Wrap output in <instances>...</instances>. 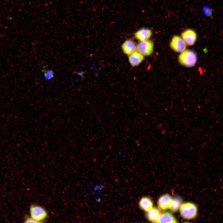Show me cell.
<instances>
[{
    "instance_id": "1",
    "label": "cell",
    "mask_w": 223,
    "mask_h": 223,
    "mask_svg": "<svg viewBox=\"0 0 223 223\" xmlns=\"http://www.w3.org/2000/svg\"><path fill=\"white\" fill-rule=\"evenodd\" d=\"M178 56V61L182 65L188 67L194 66L197 60L196 53L190 50H186L181 52Z\"/></svg>"
},
{
    "instance_id": "2",
    "label": "cell",
    "mask_w": 223,
    "mask_h": 223,
    "mask_svg": "<svg viewBox=\"0 0 223 223\" xmlns=\"http://www.w3.org/2000/svg\"><path fill=\"white\" fill-rule=\"evenodd\" d=\"M179 209L181 216L186 219L194 218L197 214V207L195 204L191 202L181 204Z\"/></svg>"
},
{
    "instance_id": "15",
    "label": "cell",
    "mask_w": 223,
    "mask_h": 223,
    "mask_svg": "<svg viewBox=\"0 0 223 223\" xmlns=\"http://www.w3.org/2000/svg\"><path fill=\"white\" fill-rule=\"evenodd\" d=\"M46 67L44 66L42 69V71L44 73V76L45 79L47 80H51L54 76V72L52 70L46 69Z\"/></svg>"
},
{
    "instance_id": "16",
    "label": "cell",
    "mask_w": 223,
    "mask_h": 223,
    "mask_svg": "<svg viewBox=\"0 0 223 223\" xmlns=\"http://www.w3.org/2000/svg\"><path fill=\"white\" fill-rule=\"evenodd\" d=\"M25 223H38L37 221L34 220L31 217L26 216L24 220Z\"/></svg>"
},
{
    "instance_id": "3",
    "label": "cell",
    "mask_w": 223,
    "mask_h": 223,
    "mask_svg": "<svg viewBox=\"0 0 223 223\" xmlns=\"http://www.w3.org/2000/svg\"><path fill=\"white\" fill-rule=\"evenodd\" d=\"M31 217L38 223L42 222L48 216L46 211L42 207L35 204L30 207Z\"/></svg>"
},
{
    "instance_id": "11",
    "label": "cell",
    "mask_w": 223,
    "mask_h": 223,
    "mask_svg": "<svg viewBox=\"0 0 223 223\" xmlns=\"http://www.w3.org/2000/svg\"><path fill=\"white\" fill-rule=\"evenodd\" d=\"M146 212V216L147 219L152 222H157L161 214L159 209L155 207H153Z\"/></svg>"
},
{
    "instance_id": "12",
    "label": "cell",
    "mask_w": 223,
    "mask_h": 223,
    "mask_svg": "<svg viewBox=\"0 0 223 223\" xmlns=\"http://www.w3.org/2000/svg\"><path fill=\"white\" fill-rule=\"evenodd\" d=\"M153 205L152 201L148 197L145 196L142 198L139 202L140 208L146 212L150 210L153 207Z\"/></svg>"
},
{
    "instance_id": "6",
    "label": "cell",
    "mask_w": 223,
    "mask_h": 223,
    "mask_svg": "<svg viewBox=\"0 0 223 223\" xmlns=\"http://www.w3.org/2000/svg\"><path fill=\"white\" fill-rule=\"evenodd\" d=\"M181 37L186 45L188 46H192L196 42L197 35L194 30L191 28H188L186 29L182 33Z\"/></svg>"
},
{
    "instance_id": "14",
    "label": "cell",
    "mask_w": 223,
    "mask_h": 223,
    "mask_svg": "<svg viewBox=\"0 0 223 223\" xmlns=\"http://www.w3.org/2000/svg\"><path fill=\"white\" fill-rule=\"evenodd\" d=\"M182 200L179 197H175L173 199L169 209L173 212H176L179 209L182 204Z\"/></svg>"
},
{
    "instance_id": "9",
    "label": "cell",
    "mask_w": 223,
    "mask_h": 223,
    "mask_svg": "<svg viewBox=\"0 0 223 223\" xmlns=\"http://www.w3.org/2000/svg\"><path fill=\"white\" fill-rule=\"evenodd\" d=\"M137 46L136 42L133 40L129 39L123 43L121 48L125 54L129 55L136 51Z\"/></svg>"
},
{
    "instance_id": "4",
    "label": "cell",
    "mask_w": 223,
    "mask_h": 223,
    "mask_svg": "<svg viewBox=\"0 0 223 223\" xmlns=\"http://www.w3.org/2000/svg\"><path fill=\"white\" fill-rule=\"evenodd\" d=\"M153 48V42L148 40L140 42L137 45L136 51L144 56H148L152 54Z\"/></svg>"
},
{
    "instance_id": "8",
    "label": "cell",
    "mask_w": 223,
    "mask_h": 223,
    "mask_svg": "<svg viewBox=\"0 0 223 223\" xmlns=\"http://www.w3.org/2000/svg\"><path fill=\"white\" fill-rule=\"evenodd\" d=\"M172 198L168 194H165L160 197L158 199L157 204L159 208L162 210L169 209L172 200Z\"/></svg>"
},
{
    "instance_id": "17",
    "label": "cell",
    "mask_w": 223,
    "mask_h": 223,
    "mask_svg": "<svg viewBox=\"0 0 223 223\" xmlns=\"http://www.w3.org/2000/svg\"><path fill=\"white\" fill-rule=\"evenodd\" d=\"M83 72H79V73H78V75H82V74H82V73H83Z\"/></svg>"
},
{
    "instance_id": "13",
    "label": "cell",
    "mask_w": 223,
    "mask_h": 223,
    "mask_svg": "<svg viewBox=\"0 0 223 223\" xmlns=\"http://www.w3.org/2000/svg\"><path fill=\"white\" fill-rule=\"evenodd\" d=\"M157 222L177 223V221L172 213L169 212H165L161 214Z\"/></svg>"
},
{
    "instance_id": "5",
    "label": "cell",
    "mask_w": 223,
    "mask_h": 223,
    "mask_svg": "<svg viewBox=\"0 0 223 223\" xmlns=\"http://www.w3.org/2000/svg\"><path fill=\"white\" fill-rule=\"evenodd\" d=\"M170 45L175 51L181 52L185 50L186 45L181 37L174 35L171 40Z\"/></svg>"
},
{
    "instance_id": "7",
    "label": "cell",
    "mask_w": 223,
    "mask_h": 223,
    "mask_svg": "<svg viewBox=\"0 0 223 223\" xmlns=\"http://www.w3.org/2000/svg\"><path fill=\"white\" fill-rule=\"evenodd\" d=\"M152 30L148 28H142L137 31L134 34L135 38L141 41L148 40L152 35Z\"/></svg>"
},
{
    "instance_id": "10",
    "label": "cell",
    "mask_w": 223,
    "mask_h": 223,
    "mask_svg": "<svg viewBox=\"0 0 223 223\" xmlns=\"http://www.w3.org/2000/svg\"><path fill=\"white\" fill-rule=\"evenodd\" d=\"M129 56V62L133 67L138 66L144 59V56L137 51Z\"/></svg>"
}]
</instances>
